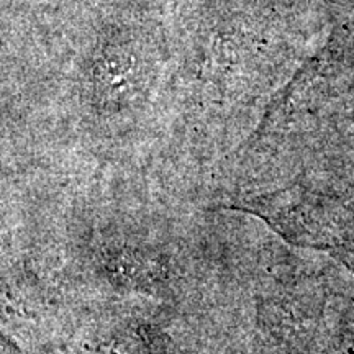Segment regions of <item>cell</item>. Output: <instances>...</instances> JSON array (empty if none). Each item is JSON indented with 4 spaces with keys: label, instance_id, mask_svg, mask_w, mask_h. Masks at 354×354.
<instances>
[{
    "label": "cell",
    "instance_id": "6da1fadb",
    "mask_svg": "<svg viewBox=\"0 0 354 354\" xmlns=\"http://www.w3.org/2000/svg\"><path fill=\"white\" fill-rule=\"evenodd\" d=\"M92 66V82L102 99L120 104L140 92L145 79V59L138 43L115 37L97 50Z\"/></svg>",
    "mask_w": 354,
    "mask_h": 354
}]
</instances>
